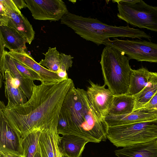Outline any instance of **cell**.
Segmentation results:
<instances>
[{"mask_svg": "<svg viewBox=\"0 0 157 157\" xmlns=\"http://www.w3.org/2000/svg\"><path fill=\"white\" fill-rule=\"evenodd\" d=\"M89 141L85 138L73 134L60 136L59 147L62 155L68 157H81L86 144Z\"/></svg>", "mask_w": 157, "mask_h": 157, "instance_id": "e0dca14e", "label": "cell"}, {"mask_svg": "<svg viewBox=\"0 0 157 157\" xmlns=\"http://www.w3.org/2000/svg\"><path fill=\"white\" fill-rule=\"evenodd\" d=\"M59 117L68 125L62 135H75L95 143L107 139L109 126L105 120L99 118L94 113L86 91L75 88L74 83L65 97Z\"/></svg>", "mask_w": 157, "mask_h": 157, "instance_id": "7a4b0ae2", "label": "cell"}, {"mask_svg": "<svg viewBox=\"0 0 157 157\" xmlns=\"http://www.w3.org/2000/svg\"><path fill=\"white\" fill-rule=\"evenodd\" d=\"M6 26L17 31L24 37L29 44L34 39L35 32L32 25L21 13L17 14L9 11Z\"/></svg>", "mask_w": 157, "mask_h": 157, "instance_id": "ac0fdd59", "label": "cell"}, {"mask_svg": "<svg viewBox=\"0 0 157 157\" xmlns=\"http://www.w3.org/2000/svg\"><path fill=\"white\" fill-rule=\"evenodd\" d=\"M27 7L35 19L56 21L68 12L62 0H25Z\"/></svg>", "mask_w": 157, "mask_h": 157, "instance_id": "ba28073f", "label": "cell"}, {"mask_svg": "<svg viewBox=\"0 0 157 157\" xmlns=\"http://www.w3.org/2000/svg\"><path fill=\"white\" fill-rule=\"evenodd\" d=\"M56 73L59 77L63 80L69 78L67 71H64L59 69Z\"/></svg>", "mask_w": 157, "mask_h": 157, "instance_id": "4dcf8cb0", "label": "cell"}, {"mask_svg": "<svg viewBox=\"0 0 157 157\" xmlns=\"http://www.w3.org/2000/svg\"><path fill=\"white\" fill-rule=\"evenodd\" d=\"M112 1L117 4L119 19L132 25L157 32V6L142 0Z\"/></svg>", "mask_w": 157, "mask_h": 157, "instance_id": "8992f818", "label": "cell"}, {"mask_svg": "<svg viewBox=\"0 0 157 157\" xmlns=\"http://www.w3.org/2000/svg\"><path fill=\"white\" fill-rule=\"evenodd\" d=\"M61 24L71 28L74 32L86 40L98 45L110 38L128 37L150 40L151 37L143 31L126 26L108 25L97 18L84 17L68 12L60 20Z\"/></svg>", "mask_w": 157, "mask_h": 157, "instance_id": "3957f363", "label": "cell"}, {"mask_svg": "<svg viewBox=\"0 0 157 157\" xmlns=\"http://www.w3.org/2000/svg\"><path fill=\"white\" fill-rule=\"evenodd\" d=\"M0 2L9 11L17 14L21 13V10L18 9L13 0H0Z\"/></svg>", "mask_w": 157, "mask_h": 157, "instance_id": "4316f807", "label": "cell"}, {"mask_svg": "<svg viewBox=\"0 0 157 157\" xmlns=\"http://www.w3.org/2000/svg\"><path fill=\"white\" fill-rule=\"evenodd\" d=\"M0 149H6L23 154V139L8 124L0 112Z\"/></svg>", "mask_w": 157, "mask_h": 157, "instance_id": "9a60e30c", "label": "cell"}, {"mask_svg": "<svg viewBox=\"0 0 157 157\" xmlns=\"http://www.w3.org/2000/svg\"><path fill=\"white\" fill-rule=\"evenodd\" d=\"M0 157H23L19 153L6 149H0Z\"/></svg>", "mask_w": 157, "mask_h": 157, "instance_id": "83f0119b", "label": "cell"}, {"mask_svg": "<svg viewBox=\"0 0 157 157\" xmlns=\"http://www.w3.org/2000/svg\"><path fill=\"white\" fill-rule=\"evenodd\" d=\"M153 73L145 68L137 70L132 69L129 85L126 94L135 96L138 94L147 84Z\"/></svg>", "mask_w": 157, "mask_h": 157, "instance_id": "ffe728a7", "label": "cell"}, {"mask_svg": "<svg viewBox=\"0 0 157 157\" xmlns=\"http://www.w3.org/2000/svg\"><path fill=\"white\" fill-rule=\"evenodd\" d=\"M62 157H68L67 156L64 155H62Z\"/></svg>", "mask_w": 157, "mask_h": 157, "instance_id": "d6a6232c", "label": "cell"}, {"mask_svg": "<svg viewBox=\"0 0 157 157\" xmlns=\"http://www.w3.org/2000/svg\"><path fill=\"white\" fill-rule=\"evenodd\" d=\"M117 157H157V139L114 151Z\"/></svg>", "mask_w": 157, "mask_h": 157, "instance_id": "2e32d148", "label": "cell"}, {"mask_svg": "<svg viewBox=\"0 0 157 157\" xmlns=\"http://www.w3.org/2000/svg\"><path fill=\"white\" fill-rule=\"evenodd\" d=\"M89 82L90 85L86 92L93 111L99 118L105 120L114 95L109 89L105 88V85L100 86L90 80Z\"/></svg>", "mask_w": 157, "mask_h": 157, "instance_id": "9c48e42d", "label": "cell"}, {"mask_svg": "<svg viewBox=\"0 0 157 157\" xmlns=\"http://www.w3.org/2000/svg\"><path fill=\"white\" fill-rule=\"evenodd\" d=\"M0 57L6 48L10 52L25 51L27 41L24 37L14 29L0 25Z\"/></svg>", "mask_w": 157, "mask_h": 157, "instance_id": "4fadbf2b", "label": "cell"}, {"mask_svg": "<svg viewBox=\"0 0 157 157\" xmlns=\"http://www.w3.org/2000/svg\"><path fill=\"white\" fill-rule=\"evenodd\" d=\"M130 59L112 47L105 46L102 50L100 64L104 84L114 96L127 93L132 69Z\"/></svg>", "mask_w": 157, "mask_h": 157, "instance_id": "277c9868", "label": "cell"}, {"mask_svg": "<svg viewBox=\"0 0 157 157\" xmlns=\"http://www.w3.org/2000/svg\"><path fill=\"white\" fill-rule=\"evenodd\" d=\"M157 119V110L142 108L124 115H108L105 120L109 127Z\"/></svg>", "mask_w": 157, "mask_h": 157, "instance_id": "8fae6325", "label": "cell"}, {"mask_svg": "<svg viewBox=\"0 0 157 157\" xmlns=\"http://www.w3.org/2000/svg\"><path fill=\"white\" fill-rule=\"evenodd\" d=\"M107 139L117 147H125L157 139V119L109 127Z\"/></svg>", "mask_w": 157, "mask_h": 157, "instance_id": "5b68a950", "label": "cell"}, {"mask_svg": "<svg viewBox=\"0 0 157 157\" xmlns=\"http://www.w3.org/2000/svg\"><path fill=\"white\" fill-rule=\"evenodd\" d=\"M8 70L12 77L17 81L19 87L28 100L32 96L34 83L33 80L25 78L18 71L14 64L12 57L5 50L0 57V76L3 80L5 79V71Z\"/></svg>", "mask_w": 157, "mask_h": 157, "instance_id": "7c38bea8", "label": "cell"}, {"mask_svg": "<svg viewBox=\"0 0 157 157\" xmlns=\"http://www.w3.org/2000/svg\"><path fill=\"white\" fill-rule=\"evenodd\" d=\"M135 102L134 96L127 94L114 96L108 115H121L130 113L133 110Z\"/></svg>", "mask_w": 157, "mask_h": 157, "instance_id": "44dd1931", "label": "cell"}, {"mask_svg": "<svg viewBox=\"0 0 157 157\" xmlns=\"http://www.w3.org/2000/svg\"><path fill=\"white\" fill-rule=\"evenodd\" d=\"M60 137L58 133V125L41 131L37 151L40 157H62L59 147Z\"/></svg>", "mask_w": 157, "mask_h": 157, "instance_id": "30bf717a", "label": "cell"}, {"mask_svg": "<svg viewBox=\"0 0 157 157\" xmlns=\"http://www.w3.org/2000/svg\"><path fill=\"white\" fill-rule=\"evenodd\" d=\"M18 9L21 10V9L27 7V5L25 0H13Z\"/></svg>", "mask_w": 157, "mask_h": 157, "instance_id": "f546056e", "label": "cell"}, {"mask_svg": "<svg viewBox=\"0 0 157 157\" xmlns=\"http://www.w3.org/2000/svg\"><path fill=\"white\" fill-rule=\"evenodd\" d=\"M74 58L71 55H67L63 53L60 54V69L64 71H68L72 66V59Z\"/></svg>", "mask_w": 157, "mask_h": 157, "instance_id": "484cf974", "label": "cell"}, {"mask_svg": "<svg viewBox=\"0 0 157 157\" xmlns=\"http://www.w3.org/2000/svg\"><path fill=\"white\" fill-rule=\"evenodd\" d=\"M8 53L12 58L38 73L41 78V82H59L64 81L59 77L57 73L49 70L37 63L25 51L21 52L9 51Z\"/></svg>", "mask_w": 157, "mask_h": 157, "instance_id": "5bb4252c", "label": "cell"}, {"mask_svg": "<svg viewBox=\"0 0 157 157\" xmlns=\"http://www.w3.org/2000/svg\"><path fill=\"white\" fill-rule=\"evenodd\" d=\"M143 107L157 110V91L149 102Z\"/></svg>", "mask_w": 157, "mask_h": 157, "instance_id": "f1b7e54d", "label": "cell"}, {"mask_svg": "<svg viewBox=\"0 0 157 157\" xmlns=\"http://www.w3.org/2000/svg\"><path fill=\"white\" fill-rule=\"evenodd\" d=\"M105 40L102 44L123 52L130 59L138 61L157 63V44L140 40H123L113 38Z\"/></svg>", "mask_w": 157, "mask_h": 157, "instance_id": "52a82bcc", "label": "cell"}, {"mask_svg": "<svg viewBox=\"0 0 157 157\" xmlns=\"http://www.w3.org/2000/svg\"><path fill=\"white\" fill-rule=\"evenodd\" d=\"M12 59L17 69L25 78L33 81L39 80L41 82L40 77L38 73L15 59L13 58Z\"/></svg>", "mask_w": 157, "mask_h": 157, "instance_id": "d4e9b609", "label": "cell"}, {"mask_svg": "<svg viewBox=\"0 0 157 157\" xmlns=\"http://www.w3.org/2000/svg\"><path fill=\"white\" fill-rule=\"evenodd\" d=\"M41 131L31 133L23 139V157H34L37 152L38 142Z\"/></svg>", "mask_w": 157, "mask_h": 157, "instance_id": "603a6c76", "label": "cell"}, {"mask_svg": "<svg viewBox=\"0 0 157 157\" xmlns=\"http://www.w3.org/2000/svg\"><path fill=\"white\" fill-rule=\"evenodd\" d=\"M43 54L45 58L42 59L39 64L46 67L49 70L56 73L60 67V53L56 48L49 47L47 52Z\"/></svg>", "mask_w": 157, "mask_h": 157, "instance_id": "cb8c5ba5", "label": "cell"}, {"mask_svg": "<svg viewBox=\"0 0 157 157\" xmlns=\"http://www.w3.org/2000/svg\"><path fill=\"white\" fill-rule=\"evenodd\" d=\"M4 72L5 93L8 100V103L13 105L25 103L28 101L27 97L20 88L19 84L12 77L8 70H6Z\"/></svg>", "mask_w": 157, "mask_h": 157, "instance_id": "d6986e66", "label": "cell"}, {"mask_svg": "<svg viewBox=\"0 0 157 157\" xmlns=\"http://www.w3.org/2000/svg\"><path fill=\"white\" fill-rule=\"evenodd\" d=\"M34 157H40L39 153L37 152L35 155Z\"/></svg>", "mask_w": 157, "mask_h": 157, "instance_id": "1f68e13d", "label": "cell"}, {"mask_svg": "<svg viewBox=\"0 0 157 157\" xmlns=\"http://www.w3.org/2000/svg\"><path fill=\"white\" fill-rule=\"evenodd\" d=\"M74 84L69 78L61 82H42L33 85L32 95L25 103L5 105L0 101V112L9 126L23 139L31 133L58 125L61 106Z\"/></svg>", "mask_w": 157, "mask_h": 157, "instance_id": "6da1fadb", "label": "cell"}, {"mask_svg": "<svg viewBox=\"0 0 157 157\" xmlns=\"http://www.w3.org/2000/svg\"><path fill=\"white\" fill-rule=\"evenodd\" d=\"M157 91V73L153 72L147 86L134 96L135 105L133 111L143 107L151 99Z\"/></svg>", "mask_w": 157, "mask_h": 157, "instance_id": "7402d4cb", "label": "cell"}]
</instances>
